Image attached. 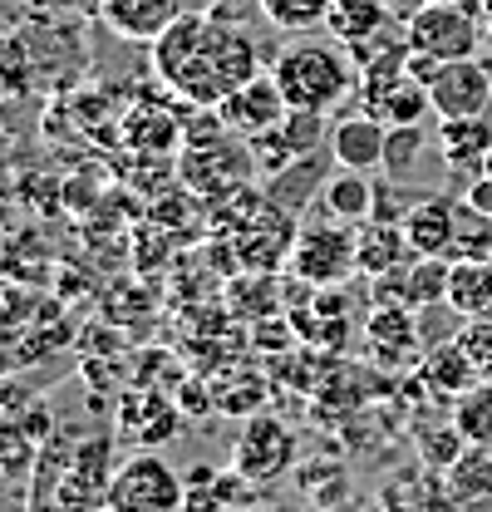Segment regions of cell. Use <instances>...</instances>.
<instances>
[{
	"label": "cell",
	"instance_id": "18",
	"mask_svg": "<svg viewBox=\"0 0 492 512\" xmlns=\"http://www.w3.org/2000/svg\"><path fill=\"white\" fill-rule=\"evenodd\" d=\"M448 473L433 468H404L379 488V512H443L448 508Z\"/></svg>",
	"mask_w": 492,
	"mask_h": 512
},
{
	"label": "cell",
	"instance_id": "7",
	"mask_svg": "<svg viewBox=\"0 0 492 512\" xmlns=\"http://www.w3.org/2000/svg\"><path fill=\"white\" fill-rule=\"evenodd\" d=\"M114 463V434H94L84 444H74L69 468H64L60 488H55V508L60 512H94L99 503H109V483L119 468Z\"/></svg>",
	"mask_w": 492,
	"mask_h": 512
},
{
	"label": "cell",
	"instance_id": "14",
	"mask_svg": "<svg viewBox=\"0 0 492 512\" xmlns=\"http://www.w3.org/2000/svg\"><path fill=\"white\" fill-rule=\"evenodd\" d=\"M384 138H389V124H379L374 114L355 109V114H345L340 124L330 128V153H335L340 168L379 173L384 168Z\"/></svg>",
	"mask_w": 492,
	"mask_h": 512
},
{
	"label": "cell",
	"instance_id": "36",
	"mask_svg": "<svg viewBox=\"0 0 492 512\" xmlns=\"http://www.w3.org/2000/svg\"><path fill=\"white\" fill-rule=\"evenodd\" d=\"M424 5H458V0H424Z\"/></svg>",
	"mask_w": 492,
	"mask_h": 512
},
{
	"label": "cell",
	"instance_id": "35",
	"mask_svg": "<svg viewBox=\"0 0 492 512\" xmlns=\"http://www.w3.org/2000/svg\"><path fill=\"white\" fill-rule=\"evenodd\" d=\"M478 5V20H483V40H488V50H492V0H473Z\"/></svg>",
	"mask_w": 492,
	"mask_h": 512
},
{
	"label": "cell",
	"instance_id": "37",
	"mask_svg": "<svg viewBox=\"0 0 492 512\" xmlns=\"http://www.w3.org/2000/svg\"><path fill=\"white\" fill-rule=\"evenodd\" d=\"M483 173H488V178H492V153H488V163H483Z\"/></svg>",
	"mask_w": 492,
	"mask_h": 512
},
{
	"label": "cell",
	"instance_id": "3",
	"mask_svg": "<svg viewBox=\"0 0 492 512\" xmlns=\"http://www.w3.org/2000/svg\"><path fill=\"white\" fill-rule=\"evenodd\" d=\"M286 271L306 286H345L360 276V252H355V227L350 222H335V217H320L310 212L296 232V247H291V261Z\"/></svg>",
	"mask_w": 492,
	"mask_h": 512
},
{
	"label": "cell",
	"instance_id": "22",
	"mask_svg": "<svg viewBox=\"0 0 492 512\" xmlns=\"http://www.w3.org/2000/svg\"><path fill=\"white\" fill-rule=\"evenodd\" d=\"M394 25H399V20H394L389 0H335V10H330V20H325V35L350 50V45H365V40L394 30Z\"/></svg>",
	"mask_w": 492,
	"mask_h": 512
},
{
	"label": "cell",
	"instance_id": "34",
	"mask_svg": "<svg viewBox=\"0 0 492 512\" xmlns=\"http://www.w3.org/2000/svg\"><path fill=\"white\" fill-rule=\"evenodd\" d=\"M443 512H492V498H483V493H448Z\"/></svg>",
	"mask_w": 492,
	"mask_h": 512
},
{
	"label": "cell",
	"instance_id": "13",
	"mask_svg": "<svg viewBox=\"0 0 492 512\" xmlns=\"http://www.w3.org/2000/svg\"><path fill=\"white\" fill-rule=\"evenodd\" d=\"M183 10V0H99V20L128 45H153Z\"/></svg>",
	"mask_w": 492,
	"mask_h": 512
},
{
	"label": "cell",
	"instance_id": "25",
	"mask_svg": "<svg viewBox=\"0 0 492 512\" xmlns=\"http://www.w3.org/2000/svg\"><path fill=\"white\" fill-rule=\"evenodd\" d=\"M419 463L424 468H433V473H453V463L468 453V439H463V429L448 419H438V424H419Z\"/></svg>",
	"mask_w": 492,
	"mask_h": 512
},
{
	"label": "cell",
	"instance_id": "12",
	"mask_svg": "<svg viewBox=\"0 0 492 512\" xmlns=\"http://www.w3.org/2000/svg\"><path fill=\"white\" fill-rule=\"evenodd\" d=\"M340 163H335V153H310V158H296V163H286L281 173H271L261 192L271 197V207H281L286 217H296V222H306L310 212H315V202H320V188H325V178L335 173Z\"/></svg>",
	"mask_w": 492,
	"mask_h": 512
},
{
	"label": "cell",
	"instance_id": "16",
	"mask_svg": "<svg viewBox=\"0 0 492 512\" xmlns=\"http://www.w3.org/2000/svg\"><path fill=\"white\" fill-rule=\"evenodd\" d=\"M414 375H419V384L429 389L433 399H448V404H458L463 394H473L478 384H488L483 375H478V365L468 360V350H463L458 340H448V345L429 350V355H424V365H419Z\"/></svg>",
	"mask_w": 492,
	"mask_h": 512
},
{
	"label": "cell",
	"instance_id": "38",
	"mask_svg": "<svg viewBox=\"0 0 492 512\" xmlns=\"http://www.w3.org/2000/svg\"><path fill=\"white\" fill-rule=\"evenodd\" d=\"M266 512H271V508H266Z\"/></svg>",
	"mask_w": 492,
	"mask_h": 512
},
{
	"label": "cell",
	"instance_id": "8",
	"mask_svg": "<svg viewBox=\"0 0 492 512\" xmlns=\"http://www.w3.org/2000/svg\"><path fill=\"white\" fill-rule=\"evenodd\" d=\"M433 119H478L492 109V60H443L429 79Z\"/></svg>",
	"mask_w": 492,
	"mask_h": 512
},
{
	"label": "cell",
	"instance_id": "17",
	"mask_svg": "<svg viewBox=\"0 0 492 512\" xmlns=\"http://www.w3.org/2000/svg\"><path fill=\"white\" fill-rule=\"evenodd\" d=\"M438 153H443V163L458 178H478L492 153V119L488 114H478V119H443V128H438Z\"/></svg>",
	"mask_w": 492,
	"mask_h": 512
},
{
	"label": "cell",
	"instance_id": "5",
	"mask_svg": "<svg viewBox=\"0 0 492 512\" xmlns=\"http://www.w3.org/2000/svg\"><path fill=\"white\" fill-rule=\"evenodd\" d=\"M109 512H183V473L158 453H133L109 483Z\"/></svg>",
	"mask_w": 492,
	"mask_h": 512
},
{
	"label": "cell",
	"instance_id": "24",
	"mask_svg": "<svg viewBox=\"0 0 492 512\" xmlns=\"http://www.w3.org/2000/svg\"><path fill=\"white\" fill-rule=\"evenodd\" d=\"M256 10L286 35H310L330 20L335 0H256Z\"/></svg>",
	"mask_w": 492,
	"mask_h": 512
},
{
	"label": "cell",
	"instance_id": "6",
	"mask_svg": "<svg viewBox=\"0 0 492 512\" xmlns=\"http://www.w3.org/2000/svg\"><path fill=\"white\" fill-rule=\"evenodd\" d=\"M365 360L369 370L379 375H404V370H419L424 365V335H419V311L409 306H374L365 316Z\"/></svg>",
	"mask_w": 492,
	"mask_h": 512
},
{
	"label": "cell",
	"instance_id": "21",
	"mask_svg": "<svg viewBox=\"0 0 492 512\" xmlns=\"http://www.w3.org/2000/svg\"><path fill=\"white\" fill-rule=\"evenodd\" d=\"M355 252H360V276H369V281L399 271V266L414 256L404 227H399V222H379V217H369V222L355 227Z\"/></svg>",
	"mask_w": 492,
	"mask_h": 512
},
{
	"label": "cell",
	"instance_id": "11",
	"mask_svg": "<svg viewBox=\"0 0 492 512\" xmlns=\"http://www.w3.org/2000/svg\"><path fill=\"white\" fill-rule=\"evenodd\" d=\"M217 114L227 119L232 133H242V138H261V133L281 128V119L291 114V104H286V94H281L276 74H256V79H246L237 94H227V99L217 104Z\"/></svg>",
	"mask_w": 492,
	"mask_h": 512
},
{
	"label": "cell",
	"instance_id": "28",
	"mask_svg": "<svg viewBox=\"0 0 492 512\" xmlns=\"http://www.w3.org/2000/svg\"><path fill=\"white\" fill-rule=\"evenodd\" d=\"M453 261H492V217L473 212L458 197V232H453Z\"/></svg>",
	"mask_w": 492,
	"mask_h": 512
},
{
	"label": "cell",
	"instance_id": "1",
	"mask_svg": "<svg viewBox=\"0 0 492 512\" xmlns=\"http://www.w3.org/2000/svg\"><path fill=\"white\" fill-rule=\"evenodd\" d=\"M148 55H153V74L192 109H217L227 94H237L246 79L261 74L251 35L217 10H183L148 45Z\"/></svg>",
	"mask_w": 492,
	"mask_h": 512
},
{
	"label": "cell",
	"instance_id": "10",
	"mask_svg": "<svg viewBox=\"0 0 492 512\" xmlns=\"http://www.w3.org/2000/svg\"><path fill=\"white\" fill-rule=\"evenodd\" d=\"M291 463H296V434L281 419H271V414H251L246 434L237 439V468L256 488H266V483L286 478Z\"/></svg>",
	"mask_w": 492,
	"mask_h": 512
},
{
	"label": "cell",
	"instance_id": "33",
	"mask_svg": "<svg viewBox=\"0 0 492 512\" xmlns=\"http://www.w3.org/2000/svg\"><path fill=\"white\" fill-rule=\"evenodd\" d=\"M463 202H468L473 212H483V217H492V178H488V173L468 178V188H463Z\"/></svg>",
	"mask_w": 492,
	"mask_h": 512
},
{
	"label": "cell",
	"instance_id": "20",
	"mask_svg": "<svg viewBox=\"0 0 492 512\" xmlns=\"http://www.w3.org/2000/svg\"><path fill=\"white\" fill-rule=\"evenodd\" d=\"M360 109L374 114L379 124L399 128V124H424L433 114V99H429V84L424 79H414V74H399L394 84H384L379 94H365L360 99Z\"/></svg>",
	"mask_w": 492,
	"mask_h": 512
},
{
	"label": "cell",
	"instance_id": "4",
	"mask_svg": "<svg viewBox=\"0 0 492 512\" xmlns=\"http://www.w3.org/2000/svg\"><path fill=\"white\" fill-rule=\"evenodd\" d=\"M404 45H409V55H429V60H473L483 50L478 5H468V0H458V5H419L404 20Z\"/></svg>",
	"mask_w": 492,
	"mask_h": 512
},
{
	"label": "cell",
	"instance_id": "2",
	"mask_svg": "<svg viewBox=\"0 0 492 512\" xmlns=\"http://www.w3.org/2000/svg\"><path fill=\"white\" fill-rule=\"evenodd\" d=\"M281 94L291 109H315V114H330L340 109L355 89H360V69L350 60V50L340 40H296L286 45L276 64H271Z\"/></svg>",
	"mask_w": 492,
	"mask_h": 512
},
{
	"label": "cell",
	"instance_id": "9",
	"mask_svg": "<svg viewBox=\"0 0 492 512\" xmlns=\"http://www.w3.org/2000/svg\"><path fill=\"white\" fill-rule=\"evenodd\" d=\"M114 419H119V439H128L138 453H158L168 439H178L173 429L183 424L178 399H168V394L153 389V384H133V389H123L119 414H114Z\"/></svg>",
	"mask_w": 492,
	"mask_h": 512
},
{
	"label": "cell",
	"instance_id": "23",
	"mask_svg": "<svg viewBox=\"0 0 492 512\" xmlns=\"http://www.w3.org/2000/svg\"><path fill=\"white\" fill-rule=\"evenodd\" d=\"M212 404L222 409V414H242V419H251V414H261V404H266V394H271V380L261 375V370H251V360H242V365H232L227 375H217L212 380Z\"/></svg>",
	"mask_w": 492,
	"mask_h": 512
},
{
	"label": "cell",
	"instance_id": "26",
	"mask_svg": "<svg viewBox=\"0 0 492 512\" xmlns=\"http://www.w3.org/2000/svg\"><path fill=\"white\" fill-rule=\"evenodd\" d=\"M424 148H429V133L424 124H399L389 128V138H384V178H394V183H409V173L419 168V158H424Z\"/></svg>",
	"mask_w": 492,
	"mask_h": 512
},
{
	"label": "cell",
	"instance_id": "15",
	"mask_svg": "<svg viewBox=\"0 0 492 512\" xmlns=\"http://www.w3.org/2000/svg\"><path fill=\"white\" fill-rule=\"evenodd\" d=\"M409 252L414 256H448L453 261V232H458V202L448 192H429L404 222Z\"/></svg>",
	"mask_w": 492,
	"mask_h": 512
},
{
	"label": "cell",
	"instance_id": "29",
	"mask_svg": "<svg viewBox=\"0 0 492 512\" xmlns=\"http://www.w3.org/2000/svg\"><path fill=\"white\" fill-rule=\"evenodd\" d=\"M325 119L330 114H315V109H291L286 119H281V138H286V148L296 153V158H310V153H320L325 148Z\"/></svg>",
	"mask_w": 492,
	"mask_h": 512
},
{
	"label": "cell",
	"instance_id": "27",
	"mask_svg": "<svg viewBox=\"0 0 492 512\" xmlns=\"http://www.w3.org/2000/svg\"><path fill=\"white\" fill-rule=\"evenodd\" d=\"M453 424L463 429L468 448H492V384H478L453 404Z\"/></svg>",
	"mask_w": 492,
	"mask_h": 512
},
{
	"label": "cell",
	"instance_id": "19",
	"mask_svg": "<svg viewBox=\"0 0 492 512\" xmlns=\"http://www.w3.org/2000/svg\"><path fill=\"white\" fill-rule=\"evenodd\" d=\"M320 217H335V222H350L360 227L374 217V173H355V168H335L320 188V202H315Z\"/></svg>",
	"mask_w": 492,
	"mask_h": 512
},
{
	"label": "cell",
	"instance_id": "39",
	"mask_svg": "<svg viewBox=\"0 0 492 512\" xmlns=\"http://www.w3.org/2000/svg\"><path fill=\"white\" fill-rule=\"evenodd\" d=\"M488 384H492V380H488Z\"/></svg>",
	"mask_w": 492,
	"mask_h": 512
},
{
	"label": "cell",
	"instance_id": "30",
	"mask_svg": "<svg viewBox=\"0 0 492 512\" xmlns=\"http://www.w3.org/2000/svg\"><path fill=\"white\" fill-rule=\"evenodd\" d=\"M217 498H222V508L251 512V503H256V483L246 478L237 463H232V468H217Z\"/></svg>",
	"mask_w": 492,
	"mask_h": 512
},
{
	"label": "cell",
	"instance_id": "31",
	"mask_svg": "<svg viewBox=\"0 0 492 512\" xmlns=\"http://www.w3.org/2000/svg\"><path fill=\"white\" fill-rule=\"evenodd\" d=\"M458 345L468 350V360L478 365V375L492 380V320H468L463 335H458Z\"/></svg>",
	"mask_w": 492,
	"mask_h": 512
},
{
	"label": "cell",
	"instance_id": "32",
	"mask_svg": "<svg viewBox=\"0 0 492 512\" xmlns=\"http://www.w3.org/2000/svg\"><path fill=\"white\" fill-rule=\"evenodd\" d=\"M207 394H212V384H202V380H183V389H178L173 399H178V409H183V414H192V419H202V414H207Z\"/></svg>",
	"mask_w": 492,
	"mask_h": 512
}]
</instances>
